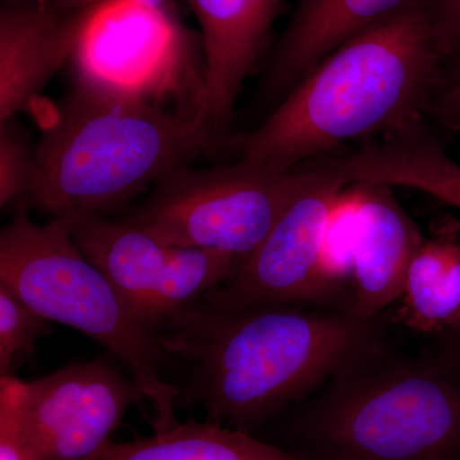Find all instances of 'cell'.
<instances>
[{"mask_svg": "<svg viewBox=\"0 0 460 460\" xmlns=\"http://www.w3.org/2000/svg\"><path fill=\"white\" fill-rule=\"evenodd\" d=\"M169 358L192 367L187 395L208 420L251 432L325 384L354 354L384 341L378 320L343 308L199 302L159 332Z\"/></svg>", "mask_w": 460, "mask_h": 460, "instance_id": "6da1fadb", "label": "cell"}, {"mask_svg": "<svg viewBox=\"0 0 460 460\" xmlns=\"http://www.w3.org/2000/svg\"><path fill=\"white\" fill-rule=\"evenodd\" d=\"M444 75L428 4L417 0L330 53L232 145L247 164L292 168L347 141L410 131L425 122Z\"/></svg>", "mask_w": 460, "mask_h": 460, "instance_id": "7a4b0ae2", "label": "cell"}, {"mask_svg": "<svg viewBox=\"0 0 460 460\" xmlns=\"http://www.w3.org/2000/svg\"><path fill=\"white\" fill-rule=\"evenodd\" d=\"M223 142L199 108L166 111L146 91L77 74L33 147L27 198L54 217L102 215Z\"/></svg>", "mask_w": 460, "mask_h": 460, "instance_id": "3957f363", "label": "cell"}, {"mask_svg": "<svg viewBox=\"0 0 460 460\" xmlns=\"http://www.w3.org/2000/svg\"><path fill=\"white\" fill-rule=\"evenodd\" d=\"M283 434L299 460H460V370L384 339L290 408Z\"/></svg>", "mask_w": 460, "mask_h": 460, "instance_id": "277c9868", "label": "cell"}, {"mask_svg": "<svg viewBox=\"0 0 460 460\" xmlns=\"http://www.w3.org/2000/svg\"><path fill=\"white\" fill-rule=\"evenodd\" d=\"M0 284L45 320L104 345L131 370L151 402L154 431L178 425L181 389L162 376L169 357L159 334L142 323L111 281L84 255L66 217L32 222L18 213L0 232Z\"/></svg>", "mask_w": 460, "mask_h": 460, "instance_id": "5b68a950", "label": "cell"}, {"mask_svg": "<svg viewBox=\"0 0 460 460\" xmlns=\"http://www.w3.org/2000/svg\"><path fill=\"white\" fill-rule=\"evenodd\" d=\"M319 159L292 168L241 160L206 169L183 166L157 181L124 219L166 243L217 251L239 262L313 178Z\"/></svg>", "mask_w": 460, "mask_h": 460, "instance_id": "8992f818", "label": "cell"}, {"mask_svg": "<svg viewBox=\"0 0 460 460\" xmlns=\"http://www.w3.org/2000/svg\"><path fill=\"white\" fill-rule=\"evenodd\" d=\"M348 184L350 181L341 159L321 156L313 178L287 206L266 238L202 302L219 310L259 305L334 307L339 286L326 263V242Z\"/></svg>", "mask_w": 460, "mask_h": 460, "instance_id": "52a82bcc", "label": "cell"}, {"mask_svg": "<svg viewBox=\"0 0 460 460\" xmlns=\"http://www.w3.org/2000/svg\"><path fill=\"white\" fill-rule=\"evenodd\" d=\"M84 256L122 295L142 323L156 332L195 307L228 279L238 259L217 251L175 246L124 217L63 215Z\"/></svg>", "mask_w": 460, "mask_h": 460, "instance_id": "ba28073f", "label": "cell"}, {"mask_svg": "<svg viewBox=\"0 0 460 460\" xmlns=\"http://www.w3.org/2000/svg\"><path fill=\"white\" fill-rule=\"evenodd\" d=\"M144 395L108 362L75 363L23 381L20 416L30 460H93Z\"/></svg>", "mask_w": 460, "mask_h": 460, "instance_id": "9c48e42d", "label": "cell"}, {"mask_svg": "<svg viewBox=\"0 0 460 460\" xmlns=\"http://www.w3.org/2000/svg\"><path fill=\"white\" fill-rule=\"evenodd\" d=\"M91 7L62 9L53 3L0 8V123L13 119L74 59Z\"/></svg>", "mask_w": 460, "mask_h": 460, "instance_id": "30bf717a", "label": "cell"}, {"mask_svg": "<svg viewBox=\"0 0 460 460\" xmlns=\"http://www.w3.org/2000/svg\"><path fill=\"white\" fill-rule=\"evenodd\" d=\"M358 187L353 237L352 313L376 320L401 299L414 253L425 239L393 195V187L354 183Z\"/></svg>", "mask_w": 460, "mask_h": 460, "instance_id": "8fae6325", "label": "cell"}, {"mask_svg": "<svg viewBox=\"0 0 460 460\" xmlns=\"http://www.w3.org/2000/svg\"><path fill=\"white\" fill-rule=\"evenodd\" d=\"M181 40V21L127 2L93 5L74 59L78 74L141 91L172 48Z\"/></svg>", "mask_w": 460, "mask_h": 460, "instance_id": "7c38bea8", "label": "cell"}, {"mask_svg": "<svg viewBox=\"0 0 460 460\" xmlns=\"http://www.w3.org/2000/svg\"><path fill=\"white\" fill-rule=\"evenodd\" d=\"M417 0H298L263 72L260 93L278 102L341 45Z\"/></svg>", "mask_w": 460, "mask_h": 460, "instance_id": "4fadbf2b", "label": "cell"}, {"mask_svg": "<svg viewBox=\"0 0 460 460\" xmlns=\"http://www.w3.org/2000/svg\"><path fill=\"white\" fill-rule=\"evenodd\" d=\"M202 31L205 69L199 109L226 138L242 84L252 71L270 26L256 0H189Z\"/></svg>", "mask_w": 460, "mask_h": 460, "instance_id": "5bb4252c", "label": "cell"}, {"mask_svg": "<svg viewBox=\"0 0 460 460\" xmlns=\"http://www.w3.org/2000/svg\"><path fill=\"white\" fill-rule=\"evenodd\" d=\"M352 183H378L428 193L460 210V164L428 131H411L366 141L341 157Z\"/></svg>", "mask_w": 460, "mask_h": 460, "instance_id": "9a60e30c", "label": "cell"}, {"mask_svg": "<svg viewBox=\"0 0 460 460\" xmlns=\"http://www.w3.org/2000/svg\"><path fill=\"white\" fill-rule=\"evenodd\" d=\"M93 460H299L251 432L219 423H178L128 443L111 441Z\"/></svg>", "mask_w": 460, "mask_h": 460, "instance_id": "2e32d148", "label": "cell"}, {"mask_svg": "<svg viewBox=\"0 0 460 460\" xmlns=\"http://www.w3.org/2000/svg\"><path fill=\"white\" fill-rule=\"evenodd\" d=\"M401 299V319L414 332L438 335L458 319L460 244L423 241L408 268Z\"/></svg>", "mask_w": 460, "mask_h": 460, "instance_id": "e0dca14e", "label": "cell"}, {"mask_svg": "<svg viewBox=\"0 0 460 460\" xmlns=\"http://www.w3.org/2000/svg\"><path fill=\"white\" fill-rule=\"evenodd\" d=\"M49 321L36 314L0 284V374L9 376L21 359L32 356L36 341L47 334Z\"/></svg>", "mask_w": 460, "mask_h": 460, "instance_id": "ac0fdd59", "label": "cell"}, {"mask_svg": "<svg viewBox=\"0 0 460 460\" xmlns=\"http://www.w3.org/2000/svg\"><path fill=\"white\" fill-rule=\"evenodd\" d=\"M35 172V148L13 119L0 123V205L29 196Z\"/></svg>", "mask_w": 460, "mask_h": 460, "instance_id": "d6986e66", "label": "cell"}, {"mask_svg": "<svg viewBox=\"0 0 460 460\" xmlns=\"http://www.w3.org/2000/svg\"><path fill=\"white\" fill-rule=\"evenodd\" d=\"M22 384L16 377L0 378V460H30L21 428Z\"/></svg>", "mask_w": 460, "mask_h": 460, "instance_id": "ffe728a7", "label": "cell"}, {"mask_svg": "<svg viewBox=\"0 0 460 460\" xmlns=\"http://www.w3.org/2000/svg\"><path fill=\"white\" fill-rule=\"evenodd\" d=\"M429 23L445 66L460 62V0H426Z\"/></svg>", "mask_w": 460, "mask_h": 460, "instance_id": "44dd1931", "label": "cell"}, {"mask_svg": "<svg viewBox=\"0 0 460 460\" xmlns=\"http://www.w3.org/2000/svg\"><path fill=\"white\" fill-rule=\"evenodd\" d=\"M426 114L460 133V66H445L443 83L432 96Z\"/></svg>", "mask_w": 460, "mask_h": 460, "instance_id": "7402d4cb", "label": "cell"}, {"mask_svg": "<svg viewBox=\"0 0 460 460\" xmlns=\"http://www.w3.org/2000/svg\"><path fill=\"white\" fill-rule=\"evenodd\" d=\"M108 2L133 3V4L154 9V11L164 14V16L172 18V20L180 21L174 0H54V4L58 8L75 9L91 7V5H98Z\"/></svg>", "mask_w": 460, "mask_h": 460, "instance_id": "603a6c76", "label": "cell"}, {"mask_svg": "<svg viewBox=\"0 0 460 460\" xmlns=\"http://www.w3.org/2000/svg\"><path fill=\"white\" fill-rule=\"evenodd\" d=\"M435 350L460 370V316L440 334L436 335Z\"/></svg>", "mask_w": 460, "mask_h": 460, "instance_id": "cb8c5ba5", "label": "cell"}, {"mask_svg": "<svg viewBox=\"0 0 460 460\" xmlns=\"http://www.w3.org/2000/svg\"><path fill=\"white\" fill-rule=\"evenodd\" d=\"M256 3L259 5L260 12H261L263 20L266 21L269 26H271L278 8H279L280 0H256Z\"/></svg>", "mask_w": 460, "mask_h": 460, "instance_id": "d4e9b609", "label": "cell"}, {"mask_svg": "<svg viewBox=\"0 0 460 460\" xmlns=\"http://www.w3.org/2000/svg\"><path fill=\"white\" fill-rule=\"evenodd\" d=\"M54 0H2V5H13V7H29V5L49 4Z\"/></svg>", "mask_w": 460, "mask_h": 460, "instance_id": "484cf974", "label": "cell"}, {"mask_svg": "<svg viewBox=\"0 0 460 460\" xmlns=\"http://www.w3.org/2000/svg\"><path fill=\"white\" fill-rule=\"evenodd\" d=\"M453 66H460V62L459 63H456V65H453Z\"/></svg>", "mask_w": 460, "mask_h": 460, "instance_id": "4316f807", "label": "cell"}]
</instances>
